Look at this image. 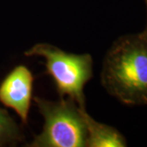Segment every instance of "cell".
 <instances>
[{
  "instance_id": "cell-1",
  "label": "cell",
  "mask_w": 147,
  "mask_h": 147,
  "mask_svg": "<svg viewBox=\"0 0 147 147\" xmlns=\"http://www.w3.org/2000/svg\"><path fill=\"white\" fill-rule=\"evenodd\" d=\"M100 82L124 105H147V40L142 33L114 42L104 58Z\"/></svg>"
},
{
  "instance_id": "cell-2",
  "label": "cell",
  "mask_w": 147,
  "mask_h": 147,
  "mask_svg": "<svg viewBox=\"0 0 147 147\" xmlns=\"http://www.w3.org/2000/svg\"><path fill=\"white\" fill-rule=\"evenodd\" d=\"M33 100L43 117L44 124L42 131L26 146H86L87 110L80 109L74 100L68 98L53 101L34 96Z\"/></svg>"
},
{
  "instance_id": "cell-3",
  "label": "cell",
  "mask_w": 147,
  "mask_h": 147,
  "mask_svg": "<svg viewBox=\"0 0 147 147\" xmlns=\"http://www.w3.org/2000/svg\"><path fill=\"white\" fill-rule=\"evenodd\" d=\"M26 57H40L45 61L60 98L74 100L86 110L84 89L93 75V60L90 54L66 53L47 42H39L25 52Z\"/></svg>"
},
{
  "instance_id": "cell-4",
  "label": "cell",
  "mask_w": 147,
  "mask_h": 147,
  "mask_svg": "<svg viewBox=\"0 0 147 147\" xmlns=\"http://www.w3.org/2000/svg\"><path fill=\"white\" fill-rule=\"evenodd\" d=\"M34 80L30 69L19 65L12 69L0 84V102L14 110L24 124H27L29 121Z\"/></svg>"
},
{
  "instance_id": "cell-5",
  "label": "cell",
  "mask_w": 147,
  "mask_h": 147,
  "mask_svg": "<svg viewBox=\"0 0 147 147\" xmlns=\"http://www.w3.org/2000/svg\"><path fill=\"white\" fill-rule=\"evenodd\" d=\"M87 147H125L127 146L125 137L114 127L95 120L86 113Z\"/></svg>"
},
{
  "instance_id": "cell-6",
  "label": "cell",
  "mask_w": 147,
  "mask_h": 147,
  "mask_svg": "<svg viewBox=\"0 0 147 147\" xmlns=\"http://www.w3.org/2000/svg\"><path fill=\"white\" fill-rule=\"evenodd\" d=\"M24 140V135L9 113L0 107V146L16 145Z\"/></svg>"
},
{
  "instance_id": "cell-7",
  "label": "cell",
  "mask_w": 147,
  "mask_h": 147,
  "mask_svg": "<svg viewBox=\"0 0 147 147\" xmlns=\"http://www.w3.org/2000/svg\"><path fill=\"white\" fill-rule=\"evenodd\" d=\"M145 1V3H146V10H147V0H144ZM142 34L143 36L145 37V38L147 40V24H146V27L145 29V30L143 32H142Z\"/></svg>"
}]
</instances>
